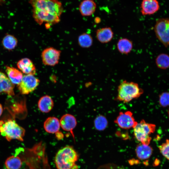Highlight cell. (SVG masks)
Returning <instances> with one entry per match:
<instances>
[{"instance_id": "1", "label": "cell", "mask_w": 169, "mask_h": 169, "mask_svg": "<svg viewBox=\"0 0 169 169\" xmlns=\"http://www.w3.org/2000/svg\"><path fill=\"white\" fill-rule=\"evenodd\" d=\"M29 3L33 18L40 25L44 23L52 25L60 21L63 8L58 0H30Z\"/></svg>"}, {"instance_id": "2", "label": "cell", "mask_w": 169, "mask_h": 169, "mask_svg": "<svg viewBox=\"0 0 169 169\" xmlns=\"http://www.w3.org/2000/svg\"><path fill=\"white\" fill-rule=\"evenodd\" d=\"M79 155L74 148L67 146L59 150L56 154L54 162L57 169H77L76 162Z\"/></svg>"}, {"instance_id": "3", "label": "cell", "mask_w": 169, "mask_h": 169, "mask_svg": "<svg viewBox=\"0 0 169 169\" xmlns=\"http://www.w3.org/2000/svg\"><path fill=\"white\" fill-rule=\"evenodd\" d=\"M117 92L116 99L126 103L139 98L143 94V90L138 84L125 80L118 86Z\"/></svg>"}, {"instance_id": "4", "label": "cell", "mask_w": 169, "mask_h": 169, "mask_svg": "<svg viewBox=\"0 0 169 169\" xmlns=\"http://www.w3.org/2000/svg\"><path fill=\"white\" fill-rule=\"evenodd\" d=\"M0 133L8 141L13 139L23 141L25 130L15 120L8 119L5 121L0 120Z\"/></svg>"}, {"instance_id": "5", "label": "cell", "mask_w": 169, "mask_h": 169, "mask_svg": "<svg viewBox=\"0 0 169 169\" xmlns=\"http://www.w3.org/2000/svg\"><path fill=\"white\" fill-rule=\"evenodd\" d=\"M156 127L155 124L147 123L142 120L133 128L134 136L141 143L149 145L151 140L150 135L154 132Z\"/></svg>"}, {"instance_id": "6", "label": "cell", "mask_w": 169, "mask_h": 169, "mask_svg": "<svg viewBox=\"0 0 169 169\" xmlns=\"http://www.w3.org/2000/svg\"><path fill=\"white\" fill-rule=\"evenodd\" d=\"M154 31L156 37L165 47L169 46V18H161L156 21Z\"/></svg>"}, {"instance_id": "7", "label": "cell", "mask_w": 169, "mask_h": 169, "mask_svg": "<svg viewBox=\"0 0 169 169\" xmlns=\"http://www.w3.org/2000/svg\"><path fill=\"white\" fill-rule=\"evenodd\" d=\"M40 80L32 74H26L23 77L21 82L18 85L20 93L27 95L33 91L38 85Z\"/></svg>"}, {"instance_id": "8", "label": "cell", "mask_w": 169, "mask_h": 169, "mask_svg": "<svg viewBox=\"0 0 169 169\" xmlns=\"http://www.w3.org/2000/svg\"><path fill=\"white\" fill-rule=\"evenodd\" d=\"M114 122L120 127L124 129L133 128L138 123L136 121L132 113L129 111L120 112Z\"/></svg>"}, {"instance_id": "9", "label": "cell", "mask_w": 169, "mask_h": 169, "mask_svg": "<svg viewBox=\"0 0 169 169\" xmlns=\"http://www.w3.org/2000/svg\"><path fill=\"white\" fill-rule=\"evenodd\" d=\"M61 51L53 47H49L44 49L41 53L43 64L49 66H54L59 62Z\"/></svg>"}, {"instance_id": "10", "label": "cell", "mask_w": 169, "mask_h": 169, "mask_svg": "<svg viewBox=\"0 0 169 169\" xmlns=\"http://www.w3.org/2000/svg\"><path fill=\"white\" fill-rule=\"evenodd\" d=\"M60 127L66 131L70 132L74 139L73 130L77 125L75 118L73 115L67 114L63 115L59 120Z\"/></svg>"}, {"instance_id": "11", "label": "cell", "mask_w": 169, "mask_h": 169, "mask_svg": "<svg viewBox=\"0 0 169 169\" xmlns=\"http://www.w3.org/2000/svg\"><path fill=\"white\" fill-rule=\"evenodd\" d=\"M141 8V12L143 15H151L158 10L159 5L157 0H143Z\"/></svg>"}, {"instance_id": "12", "label": "cell", "mask_w": 169, "mask_h": 169, "mask_svg": "<svg viewBox=\"0 0 169 169\" xmlns=\"http://www.w3.org/2000/svg\"><path fill=\"white\" fill-rule=\"evenodd\" d=\"M96 35L100 42L106 44L112 40L114 37V33L110 27H106L97 29L96 31Z\"/></svg>"}, {"instance_id": "13", "label": "cell", "mask_w": 169, "mask_h": 169, "mask_svg": "<svg viewBox=\"0 0 169 169\" xmlns=\"http://www.w3.org/2000/svg\"><path fill=\"white\" fill-rule=\"evenodd\" d=\"M14 85L8 77L3 73L0 71V93L4 92L9 96L14 95Z\"/></svg>"}, {"instance_id": "14", "label": "cell", "mask_w": 169, "mask_h": 169, "mask_svg": "<svg viewBox=\"0 0 169 169\" xmlns=\"http://www.w3.org/2000/svg\"><path fill=\"white\" fill-rule=\"evenodd\" d=\"M17 66L23 73L26 74L34 75L36 73L35 66L28 58H25L20 59L17 62Z\"/></svg>"}, {"instance_id": "15", "label": "cell", "mask_w": 169, "mask_h": 169, "mask_svg": "<svg viewBox=\"0 0 169 169\" xmlns=\"http://www.w3.org/2000/svg\"><path fill=\"white\" fill-rule=\"evenodd\" d=\"M96 7V4L93 0H84L79 5V10L82 16H88L94 13Z\"/></svg>"}, {"instance_id": "16", "label": "cell", "mask_w": 169, "mask_h": 169, "mask_svg": "<svg viewBox=\"0 0 169 169\" xmlns=\"http://www.w3.org/2000/svg\"><path fill=\"white\" fill-rule=\"evenodd\" d=\"M60 127L59 120L54 116L48 117L44 123L45 130L49 133H56L59 131Z\"/></svg>"}, {"instance_id": "17", "label": "cell", "mask_w": 169, "mask_h": 169, "mask_svg": "<svg viewBox=\"0 0 169 169\" xmlns=\"http://www.w3.org/2000/svg\"><path fill=\"white\" fill-rule=\"evenodd\" d=\"M135 151L139 159L144 160L150 157L152 153L153 149L149 145L141 143L137 146Z\"/></svg>"}, {"instance_id": "18", "label": "cell", "mask_w": 169, "mask_h": 169, "mask_svg": "<svg viewBox=\"0 0 169 169\" xmlns=\"http://www.w3.org/2000/svg\"><path fill=\"white\" fill-rule=\"evenodd\" d=\"M117 48L121 54L128 55L131 51L133 47V43L130 39L126 38L119 39L117 43Z\"/></svg>"}, {"instance_id": "19", "label": "cell", "mask_w": 169, "mask_h": 169, "mask_svg": "<svg viewBox=\"0 0 169 169\" xmlns=\"http://www.w3.org/2000/svg\"><path fill=\"white\" fill-rule=\"evenodd\" d=\"M54 105L53 101L48 95L43 96L39 100L38 106L39 110L43 113H48L53 109Z\"/></svg>"}, {"instance_id": "20", "label": "cell", "mask_w": 169, "mask_h": 169, "mask_svg": "<svg viewBox=\"0 0 169 169\" xmlns=\"http://www.w3.org/2000/svg\"><path fill=\"white\" fill-rule=\"evenodd\" d=\"M6 72L8 78L13 84L18 85L21 82L23 77L22 73L18 69L8 66H7Z\"/></svg>"}, {"instance_id": "21", "label": "cell", "mask_w": 169, "mask_h": 169, "mask_svg": "<svg viewBox=\"0 0 169 169\" xmlns=\"http://www.w3.org/2000/svg\"><path fill=\"white\" fill-rule=\"evenodd\" d=\"M18 42V40L15 37L8 34L3 38L2 44L4 49L8 50H11L16 47Z\"/></svg>"}, {"instance_id": "22", "label": "cell", "mask_w": 169, "mask_h": 169, "mask_svg": "<svg viewBox=\"0 0 169 169\" xmlns=\"http://www.w3.org/2000/svg\"><path fill=\"white\" fill-rule=\"evenodd\" d=\"M5 164L7 169H20L22 165V162L19 157L12 156L6 159Z\"/></svg>"}, {"instance_id": "23", "label": "cell", "mask_w": 169, "mask_h": 169, "mask_svg": "<svg viewBox=\"0 0 169 169\" xmlns=\"http://www.w3.org/2000/svg\"><path fill=\"white\" fill-rule=\"evenodd\" d=\"M155 63L157 67L162 69L169 68V55L165 53L159 54L156 58Z\"/></svg>"}, {"instance_id": "24", "label": "cell", "mask_w": 169, "mask_h": 169, "mask_svg": "<svg viewBox=\"0 0 169 169\" xmlns=\"http://www.w3.org/2000/svg\"><path fill=\"white\" fill-rule=\"evenodd\" d=\"M78 43L80 47L84 48H89L92 45L93 39L90 34L84 33L79 36Z\"/></svg>"}, {"instance_id": "25", "label": "cell", "mask_w": 169, "mask_h": 169, "mask_svg": "<svg viewBox=\"0 0 169 169\" xmlns=\"http://www.w3.org/2000/svg\"><path fill=\"white\" fill-rule=\"evenodd\" d=\"M107 125L108 122L106 119L103 115L98 116L94 121L95 127L99 131H102L105 129Z\"/></svg>"}, {"instance_id": "26", "label": "cell", "mask_w": 169, "mask_h": 169, "mask_svg": "<svg viewBox=\"0 0 169 169\" xmlns=\"http://www.w3.org/2000/svg\"><path fill=\"white\" fill-rule=\"evenodd\" d=\"M160 153L169 160V139H166V141L158 146Z\"/></svg>"}, {"instance_id": "27", "label": "cell", "mask_w": 169, "mask_h": 169, "mask_svg": "<svg viewBox=\"0 0 169 169\" xmlns=\"http://www.w3.org/2000/svg\"><path fill=\"white\" fill-rule=\"evenodd\" d=\"M159 103L162 107L169 106V92H164L160 95Z\"/></svg>"}, {"instance_id": "28", "label": "cell", "mask_w": 169, "mask_h": 169, "mask_svg": "<svg viewBox=\"0 0 169 169\" xmlns=\"http://www.w3.org/2000/svg\"><path fill=\"white\" fill-rule=\"evenodd\" d=\"M57 134L56 135V136H57L58 139H61L63 138V134L60 133V132H59V131L56 133Z\"/></svg>"}, {"instance_id": "29", "label": "cell", "mask_w": 169, "mask_h": 169, "mask_svg": "<svg viewBox=\"0 0 169 169\" xmlns=\"http://www.w3.org/2000/svg\"><path fill=\"white\" fill-rule=\"evenodd\" d=\"M3 111V109L2 106L1 104H0V116L1 115Z\"/></svg>"}, {"instance_id": "30", "label": "cell", "mask_w": 169, "mask_h": 169, "mask_svg": "<svg viewBox=\"0 0 169 169\" xmlns=\"http://www.w3.org/2000/svg\"><path fill=\"white\" fill-rule=\"evenodd\" d=\"M7 169V168H6V169Z\"/></svg>"}]
</instances>
